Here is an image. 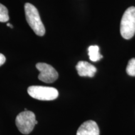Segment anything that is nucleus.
Segmentation results:
<instances>
[{
    "label": "nucleus",
    "instance_id": "1",
    "mask_svg": "<svg viewBox=\"0 0 135 135\" xmlns=\"http://www.w3.org/2000/svg\"><path fill=\"white\" fill-rule=\"evenodd\" d=\"M25 11L26 21L35 33L38 36H44L46 30L36 8L31 3H27L25 5Z\"/></svg>",
    "mask_w": 135,
    "mask_h": 135
},
{
    "label": "nucleus",
    "instance_id": "2",
    "mask_svg": "<svg viewBox=\"0 0 135 135\" xmlns=\"http://www.w3.org/2000/svg\"><path fill=\"white\" fill-rule=\"evenodd\" d=\"M120 33L123 38L129 40L135 34V7L131 6L124 11L120 24Z\"/></svg>",
    "mask_w": 135,
    "mask_h": 135
},
{
    "label": "nucleus",
    "instance_id": "3",
    "mask_svg": "<svg viewBox=\"0 0 135 135\" xmlns=\"http://www.w3.org/2000/svg\"><path fill=\"white\" fill-rule=\"evenodd\" d=\"M36 121V116L33 112L24 111L18 114L15 123L20 132L24 134H28L33 130Z\"/></svg>",
    "mask_w": 135,
    "mask_h": 135
},
{
    "label": "nucleus",
    "instance_id": "4",
    "mask_svg": "<svg viewBox=\"0 0 135 135\" xmlns=\"http://www.w3.org/2000/svg\"><path fill=\"white\" fill-rule=\"evenodd\" d=\"M30 97L41 101H51L56 99L59 95L58 91L55 88L43 86H31L28 88Z\"/></svg>",
    "mask_w": 135,
    "mask_h": 135
},
{
    "label": "nucleus",
    "instance_id": "5",
    "mask_svg": "<svg viewBox=\"0 0 135 135\" xmlns=\"http://www.w3.org/2000/svg\"><path fill=\"white\" fill-rule=\"evenodd\" d=\"M36 68L40 71L38 79L41 81L52 83L58 79V72L50 65L45 63H38L36 65Z\"/></svg>",
    "mask_w": 135,
    "mask_h": 135
},
{
    "label": "nucleus",
    "instance_id": "6",
    "mask_svg": "<svg viewBox=\"0 0 135 135\" xmlns=\"http://www.w3.org/2000/svg\"><path fill=\"white\" fill-rule=\"evenodd\" d=\"M76 135H99V127L95 121H86L79 127Z\"/></svg>",
    "mask_w": 135,
    "mask_h": 135
},
{
    "label": "nucleus",
    "instance_id": "7",
    "mask_svg": "<svg viewBox=\"0 0 135 135\" xmlns=\"http://www.w3.org/2000/svg\"><path fill=\"white\" fill-rule=\"evenodd\" d=\"M78 74L82 77H93L97 72V68L87 61H81L76 66Z\"/></svg>",
    "mask_w": 135,
    "mask_h": 135
},
{
    "label": "nucleus",
    "instance_id": "8",
    "mask_svg": "<svg viewBox=\"0 0 135 135\" xmlns=\"http://www.w3.org/2000/svg\"><path fill=\"white\" fill-rule=\"evenodd\" d=\"M88 55L89 60L93 62L98 61L103 58V56L99 53V48L97 45H93L88 48Z\"/></svg>",
    "mask_w": 135,
    "mask_h": 135
},
{
    "label": "nucleus",
    "instance_id": "9",
    "mask_svg": "<svg viewBox=\"0 0 135 135\" xmlns=\"http://www.w3.org/2000/svg\"><path fill=\"white\" fill-rule=\"evenodd\" d=\"M9 20L8 10L6 6L0 3V22L6 23Z\"/></svg>",
    "mask_w": 135,
    "mask_h": 135
},
{
    "label": "nucleus",
    "instance_id": "10",
    "mask_svg": "<svg viewBox=\"0 0 135 135\" xmlns=\"http://www.w3.org/2000/svg\"><path fill=\"white\" fill-rule=\"evenodd\" d=\"M126 73L131 76H135V58H132L128 61L126 67Z\"/></svg>",
    "mask_w": 135,
    "mask_h": 135
},
{
    "label": "nucleus",
    "instance_id": "11",
    "mask_svg": "<svg viewBox=\"0 0 135 135\" xmlns=\"http://www.w3.org/2000/svg\"><path fill=\"white\" fill-rule=\"evenodd\" d=\"M5 61H6V58H5V56L3 54L0 53V66H2L5 63Z\"/></svg>",
    "mask_w": 135,
    "mask_h": 135
},
{
    "label": "nucleus",
    "instance_id": "12",
    "mask_svg": "<svg viewBox=\"0 0 135 135\" xmlns=\"http://www.w3.org/2000/svg\"><path fill=\"white\" fill-rule=\"evenodd\" d=\"M7 26H9L10 28H13V26L12 25H11V24H10V23H7Z\"/></svg>",
    "mask_w": 135,
    "mask_h": 135
}]
</instances>
